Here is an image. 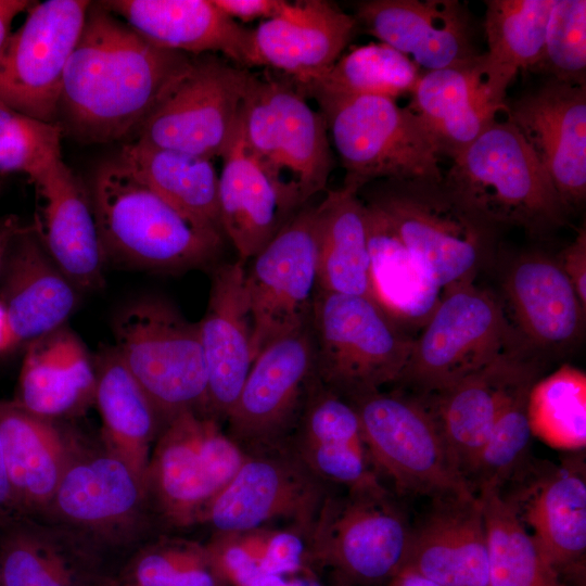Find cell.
Wrapping results in <instances>:
<instances>
[{
	"label": "cell",
	"mask_w": 586,
	"mask_h": 586,
	"mask_svg": "<svg viewBox=\"0 0 586 586\" xmlns=\"http://www.w3.org/2000/svg\"><path fill=\"white\" fill-rule=\"evenodd\" d=\"M515 506L542 557L565 586L585 585L586 477L573 457L543 472Z\"/></svg>",
	"instance_id": "26"
},
{
	"label": "cell",
	"mask_w": 586,
	"mask_h": 586,
	"mask_svg": "<svg viewBox=\"0 0 586 586\" xmlns=\"http://www.w3.org/2000/svg\"><path fill=\"white\" fill-rule=\"evenodd\" d=\"M113 334L114 351L163 424L183 411L206 416L207 371L198 322L169 301L151 296L119 310Z\"/></svg>",
	"instance_id": "7"
},
{
	"label": "cell",
	"mask_w": 586,
	"mask_h": 586,
	"mask_svg": "<svg viewBox=\"0 0 586 586\" xmlns=\"http://www.w3.org/2000/svg\"><path fill=\"white\" fill-rule=\"evenodd\" d=\"M295 456L318 479L348 492H385L356 410L315 377L298 419Z\"/></svg>",
	"instance_id": "31"
},
{
	"label": "cell",
	"mask_w": 586,
	"mask_h": 586,
	"mask_svg": "<svg viewBox=\"0 0 586 586\" xmlns=\"http://www.w3.org/2000/svg\"><path fill=\"white\" fill-rule=\"evenodd\" d=\"M443 182L497 230L518 227L543 238L568 224L550 177L507 115L453 160Z\"/></svg>",
	"instance_id": "3"
},
{
	"label": "cell",
	"mask_w": 586,
	"mask_h": 586,
	"mask_svg": "<svg viewBox=\"0 0 586 586\" xmlns=\"http://www.w3.org/2000/svg\"><path fill=\"white\" fill-rule=\"evenodd\" d=\"M63 131L0 100V176L24 174L29 180L61 156Z\"/></svg>",
	"instance_id": "47"
},
{
	"label": "cell",
	"mask_w": 586,
	"mask_h": 586,
	"mask_svg": "<svg viewBox=\"0 0 586 586\" xmlns=\"http://www.w3.org/2000/svg\"><path fill=\"white\" fill-rule=\"evenodd\" d=\"M421 74L404 54L383 42L354 47L319 77L295 84L306 98L374 95L395 100L410 94Z\"/></svg>",
	"instance_id": "43"
},
{
	"label": "cell",
	"mask_w": 586,
	"mask_h": 586,
	"mask_svg": "<svg viewBox=\"0 0 586 586\" xmlns=\"http://www.w3.org/2000/svg\"><path fill=\"white\" fill-rule=\"evenodd\" d=\"M34 1L29 0H0V51L11 34L14 18L26 12Z\"/></svg>",
	"instance_id": "52"
},
{
	"label": "cell",
	"mask_w": 586,
	"mask_h": 586,
	"mask_svg": "<svg viewBox=\"0 0 586 586\" xmlns=\"http://www.w3.org/2000/svg\"><path fill=\"white\" fill-rule=\"evenodd\" d=\"M9 349L61 327L77 303L76 288L42 247L31 225L12 239L0 273Z\"/></svg>",
	"instance_id": "29"
},
{
	"label": "cell",
	"mask_w": 586,
	"mask_h": 586,
	"mask_svg": "<svg viewBox=\"0 0 586 586\" xmlns=\"http://www.w3.org/2000/svg\"><path fill=\"white\" fill-rule=\"evenodd\" d=\"M5 182H7V177L0 176V195L5 187Z\"/></svg>",
	"instance_id": "57"
},
{
	"label": "cell",
	"mask_w": 586,
	"mask_h": 586,
	"mask_svg": "<svg viewBox=\"0 0 586 586\" xmlns=\"http://www.w3.org/2000/svg\"><path fill=\"white\" fill-rule=\"evenodd\" d=\"M316 212L317 290L371 298L365 203L356 191L341 187L327 191Z\"/></svg>",
	"instance_id": "38"
},
{
	"label": "cell",
	"mask_w": 586,
	"mask_h": 586,
	"mask_svg": "<svg viewBox=\"0 0 586 586\" xmlns=\"http://www.w3.org/2000/svg\"><path fill=\"white\" fill-rule=\"evenodd\" d=\"M245 262L216 265L199 324L207 371L206 416L226 420L253 365Z\"/></svg>",
	"instance_id": "27"
},
{
	"label": "cell",
	"mask_w": 586,
	"mask_h": 586,
	"mask_svg": "<svg viewBox=\"0 0 586 586\" xmlns=\"http://www.w3.org/2000/svg\"><path fill=\"white\" fill-rule=\"evenodd\" d=\"M387 586H441L409 568H403L388 582Z\"/></svg>",
	"instance_id": "55"
},
{
	"label": "cell",
	"mask_w": 586,
	"mask_h": 586,
	"mask_svg": "<svg viewBox=\"0 0 586 586\" xmlns=\"http://www.w3.org/2000/svg\"><path fill=\"white\" fill-rule=\"evenodd\" d=\"M411 528L404 568L441 586H488L487 535L481 498H434Z\"/></svg>",
	"instance_id": "30"
},
{
	"label": "cell",
	"mask_w": 586,
	"mask_h": 586,
	"mask_svg": "<svg viewBox=\"0 0 586 586\" xmlns=\"http://www.w3.org/2000/svg\"><path fill=\"white\" fill-rule=\"evenodd\" d=\"M91 3L33 2L0 51V100L30 117L56 124L64 73Z\"/></svg>",
	"instance_id": "16"
},
{
	"label": "cell",
	"mask_w": 586,
	"mask_h": 586,
	"mask_svg": "<svg viewBox=\"0 0 586 586\" xmlns=\"http://www.w3.org/2000/svg\"><path fill=\"white\" fill-rule=\"evenodd\" d=\"M9 349V334L4 309L0 303V354Z\"/></svg>",
	"instance_id": "56"
},
{
	"label": "cell",
	"mask_w": 586,
	"mask_h": 586,
	"mask_svg": "<svg viewBox=\"0 0 586 586\" xmlns=\"http://www.w3.org/2000/svg\"><path fill=\"white\" fill-rule=\"evenodd\" d=\"M365 206L371 298L393 322L415 339L438 306L443 290L430 278L384 216L371 205L365 203Z\"/></svg>",
	"instance_id": "36"
},
{
	"label": "cell",
	"mask_w": 586,
	"mask_h": 586,
	"mask_svg": "<svg viewBox=\"0 0 586 586\" xmlns=\"http://www.w3.org/2000/svg\"><path fill=\"white\" fill-rule=\"evenodd\" d=\"M238 586H326L313 569L293 574L262 576Z\"/></svg>",
	"instance_id": "51"
},
{
	"label": "cell",
	"mask_w": 586,
	"mask_h": 586,
	"mask_svg": "<svg viewBox=\"0 0 586 586\" xmlns=\"http://www.w3.org/2000/svg\"><path fill=\"white\" fill-rule=\"evenodd\" d=\"M245 457L214 418L195 411L176 415L152 447L145 476L151 512L179 527L201 522Z\"/></svg>",
	"instance_id": "11"
},
{
	"label": "cell",
	"mask_w": 586,
	"mask_h": 586,
	"mask_svg": "<svg viewBox=\"0 0 586 586\" xmlns=\"http://www.w3.org/2000/svg\"><path fill=\"white\" fill-rule=\"evenodd\" d=\"M358 195L384 216L443 291L474 282L495 257L498 230L443 180H377Z\"/></svg>",
	"instance_id": "4"
},
{
	"label": "cell",
	"mask_w": 586,
	"mask_h": 586,
	"mask_svg": "<svg viewBox=\"0 0 586 586\" xmlns=\"http://www.w3.org/2000/svg\"><path fill=\"white\" fill-rule=\"evenodd\" d=\"M488 550V586H565L542 557L515 506L496 488L477 493Z\"/></svg>",
	"instance_id": "41"
},
{
	"label": "cell",
	"mask_w": 586,
	"mask_h": 586,
	"mask_svg": "<svg viewBox=\"0 0 586 586\" xmlns=\"http://www.w3.org/2000/svg\"><path fill=\"white\" fill-rule=\"evenodd\" d=\"M0 440L17 512L41 518L76 441L52 420L31 415L13 402H0Z\"/></svg>",
	"instance_id": "32"
},
{
	"label": "cell",
	"mask_w": 586,
	"mask_h": 586,
	"mask_svg": "<svg viewBox=\"0 0 586 586\" xmlns=\"http://www.w3.org/2000/svg\"><path fill=\"white\" fill-rule=\"evenodd\" d=\"M21 515L15 507L0 440V524Z\"/></svg>",
	"instance_id": "53"
},
{
	"label": "cell",
	"mask_w": 586,
	"mask_h": 586,
	"mask_svg": "<svg viewBox=\"0 0 586 586\" xmlns=\"http://www.w3.org/2000/svg\"><path fill=\"white\" fill-rule=\"evenodd\" d=\"M94 366L93 402L102 420L103 445L145 477L162 420L113 347L101 354Z\"/></svg>",
	"instance_id": "39"
},
{
	"label": "cell",
	"mask_w": 586,
	"mask_h": 586,
	"mask_svg": "<svg viewBox=\"0 0 586 586\" xmlns=\"http://www.w3.org/2000/svg\"><path fill=\"white\" fill-rule=\"evenodd\" d=\"M505 311L520 342L542 359L577 346L584 335L586 307L557 257L525 252L502 272Z\"/></svg>",
	"instance_id": "19"
},
{
	"label": "cell",
	"mask_w": 586,
	"mask_h": 586,
	"mask_svg": "<svg viewBox=\"0 0 586 586\" xmlns=\"http://www.w3.org/2000/svg\"><path fill=\"white\" fill-rule=\"evenodd\" d=\"M324 498L319 479L295 455L246 454L201 522L222 534L290 519L308 535Z\"/></svg>",
	"instance_id": "17"
},
{
	"label": "cell",
	"mask_w": 586,
	"mask_h": 586,
	"mask_svg": "<svg viewBox=\"0 0 586 586\" xmlns=\"http://www.w3.org/2000/svg\"><path fill=\"white\" fill-rule=\"evenodd\" d=\"M532 72L586 86V1L555 0L542 54Z\"/></svg>",
	"instance_id": "48"
},
{
	"label": "cell",
	"mask_w": 586,
	"mask_h": 586,
	"mask_svg": "<svg viewBox=\"0 0 586 586\" xmlns=\"http://www.w3.org/2000/svg\"><path fill=\"white\" fill-rule=\"evenodd\" d=\"M253 76L221 55H193L133 140L208 160L221 157L239 131Z\"/></svg>",
	"instance_id": "13"
},
{
	"label": "cell",
	"mask_w": 586,
	"mask_h": 586,
	"mask_svg": "<svg viewBox=\"0 0 586 586\" xmlns=\"http://www.w3.org/2000/svg\"><path fill=\"white\" fill-rule=\"evenodd\" d=\"M99 3L157 47L189 55L218 54L247 69L260 67L253 29L229 17L214 0Z\"/></svg>",
	"instance_id": "25"
},
{
	"label": "cell",
	"mask_w": 586,
	"mask_h": 586,
	"mask_svg": "<svg viewBox=\"0 0 586 586\" xmlns=\"http://www.w3.org/2000/svg\"><path fill=\"white\" fill-rule=\"evenodd\" d=\"M100 549L43 518L0 524V586H113Z\"/></svg>",
	"instance_id": "24"
},
{
	"label": "cell",
	"mask_w": 586,
	"mask_h": 586,
	"mask_svg": "<svg viewBox=\"0 0 586 586\" xmlns=\"http://www.w3.org/2000/svg\"><path fill=\"white\" fill-rule=\"evenodd\" d=\"M286 76L254 73L240 133L250 156L298 212L327 191L334 155L326 119Z\"/></svg>",
	"instance_id": "5"
},
{
	"label": "cell",
	"mask_w": 586,
	"mask_h": 586,
	"mask_svg": "<svg viewBox=\"0 0 586 586\" xmlns=\"http://www.w3.org/2000/svg\"><path fill=\"white\" fill-rule=\"evenodd\" d=\"M315 374L345 399L397 383L415 339L367 296L316 291Z\"/></svg>",
	"instance_id": "8"
},
{
	"label": "cell",
	"mask_w": 586,
	"mask_h": 586,
	"mask_svg": "<svg viewBox=\"0 0 586 586\" xmlns=\"http://www.w3.org/2000/svg\"><path fill=\"white\" fill-rule=\"evenodd\" d=\"M95 366L80 339L64 326L28 343L15 405L54 420L94 399Z\"/></svg>",
	"instance_id": "33"
},
{
	"label": "cell",
	"mask_w": 586,
	"mask_h": 586,
	"mask_svg": "<svg viewBox=\"0 0 586 586\" xmlns=\"http://www.w3.org/2000/svg\"><path fill=\"white\" fill-rule=\"evenodd\" d=\"M506 106L569 214L579 208L586 199V86L548 79Z\"/></svg>",
	"instance_id": "20"
},
{
	"label": "cell",
	"mask_w": 586,
	"mask_h": 586,
	"mask_svg": "<svg viewBox=\"0 0 586 586\" xmlns=\"http://www.w3.org/2000/svg\"><path fill=\"white\" fill-rule=\"evenodd\" d=\"M540 364L542 358L514 348L455 384L421 396L469 484L502 404L523 378L540 371Z\"/></svg>",
	"instance_id": "23"
},
{
	"label": "cell",
	"mask_w": 586,
	"mask_h": 586,
	"mask_svg": "<svg viewBox=\"0 0 586 586\" xmlns=\"http://www.w3.org/2000/svg\"><path fill=\"white\" fill-rule=\"evenodd\" d=\"M214 564L228 586L311 569L308 542L300 532L260 526L215 534L206 545Z\"/></svg>",
	"instance_id": "42"
},
{
	"label": "cell",
	"mask_w": 586,
	"mask_h": 586,
	"mask_svg": "<svg viewBox=\"0 0 586 586\" xmlns=\"http://www.w3.org/2000/svg\"><path fill=\"white\" fill-rule=\"evenodd\" d=\"M315 374L311 322L266 346L227 415L237 443L267 446L298 421Z\"/></svg>",
	"instance_id": "18"
},
{
	"label": "cell",
	"mask_w": 586,
	"mask_h": 586,
	"mask_svg": "<svg viewBox=\"0 0 586 586\" xmlns=\"http://www.w3.org/2000/svg\"><path fill=\"white\" fill-rule=\"evenodd\" d=\"M538 373L523 378L502 404L470 479L476 494L485 488L500 491L504 483L521 468L533 436L527 402Z\"/></svg>",
	"instance_id": "46"
},
{
	"label": "cell",
	"mask_w": 586,
	"mask_h": 586,
	"mask_svg": "<svg viewBox=\"0 0 586 586\" xmlns=\"http://www.w3.org/2000/svg\"><path fill=\"white\" fill-rule=\"evenodd\" d=\"M357 27L354 14L330 1H288L279 15L253 29L259 66L308 82L337 61Z\"/></svg>",
	"instance_id": "28"
},
{
	"label": "cell",
	"mask_w": 586,
	"mask_h": 586,
	"mask_svg": "<svg viewBox=\"0 0 586 586\" xmlns=\"http://www.w3.org/2000/svg\"><path fill=\"white\" fill-rule=\"evenodd\" d=\"M410 97L407 107L430 132L440 155L451 160L507 107L491 102L480 69V59L473 65L421 74Z\"/></svg>",
	"instance_id": "34"
},
{
	"label": "cell",
	"mask_w": 586,
	"mask_h": 586,
	"mask_svg": "<svg viewBox=\"0 0 586 586\" xmlns=\"http://www.w3.org/2000/svg\"><path fill=\"white\" fill-rule=\"evenodd\" d=\"M330 141L357 193L384 180L442 181L440 152L418 116L395 100L374 95H315Z\"/></svg>",
	"instance_id": "6"
},
{
	"label": "cell",
	"mask_w": 586,
	"mask_h": 586,
	"mask_svg": "<svg viewBox=\"0 0 586 586\" xmlns=\"http://www.w3.org/2000/svg\"><path fill=\"white\" fill-rule=\"evenodd\" d=\"M318 284L317 212L303 206L245 268L253 360L311 322Z\"/></svg>",
	"instance_id": "15"
},
{
	"label": "cell",
	"mask_w": 586,
	"mask_h": 586,
	"mask_svg": "<svg viewBox=\"0 0 586 586\" xmlns=\"http://www.w3.org/2000/svg\"><path fill=\"white\" fill-rule=\"evenodd\" d=\"M555 0H487L484 30L487 51L480 69L496 106L506 105L507 88L519 71H531L542 54Z\"/></svg>",
	"instance_id": "40"
},
{
	"label": "cell",
	"mask_w": 586,
	"mask_h": 586,
	"mask_svg": "<svg viewBox=\"0 0 586 586\" xmlns=\"http://www.w3.org/2000/svg\"><path fill=\"white\" fill-rule=\"evenodd\" d=\"M117 157L194 227L225 238L212 160L136 140L124 143Z\"/></svg>",
	"instance_id": "37"
},
{
	"label": "cell",
	"mask_w": 586,
	"mask_h": 586,
	"mask_svg": "<svg viewBox=\"0 0 586 586\" xmlns=\"http://www.w3.org/2000/svg\"><path fill=\"white\" fill-rule=\"evenodd\" d=\"M145 477L103 445L77 442L53 498L41 517L69 528L103 551L136 544L149 523Z\"/></svg>",
	"instance_id": "12"
},
{
	"label": "cell",
	"mask_w": 586,
	"mask_h": 586,
	"mask_svg": "<svg viewBox=\"0 0 586 586\" xmlns=\"http://www.w3.org/2000/svg\"><path fill=\"white\" fill-rule=\"evenodd\" d=\"M411 528L385 492L326 497L308 534L314 563L359 585L388 582L407 559Z\"/></svg>",
	"instance_id": "14"
},
{
	"label": "cell",
	"mask_w": 586,
	"mask_h": 586,
	"mask_svg": "<svg viewBox=\"0 0 586 586\" xmlns=\"http://www.w3.org/2000/svg\"><path fill=\"white\" fill-rule=\"evenodd\" d=\"M22 226L18 218L14 215L0 217V273L9 245Z\"/></svg>",
	"instance_id": "54"
},
{
	"label": "cell",
	"mask_w": 586,
	"mask_h": 586,
	"mask_svg": "<svg viewBox=\"0 0 586 586\" xmlns=\"http://www.w3.org/2000/svg\"><path fill=\"white\" fill-rule=\"evenodd\" d=\"M192 58L151 43L92 2L64 73L55 123L82 143L132 141Z\"/></svg>",
	"instance_id": "1"
},
{
	"label": "cell",
	"mask_w": 586,
	"mask_h": 586,
	"mask_svg": "<svg viewBox=\"0 0 586 586\" xmlns=\"http://www.w3.org/2000/svg\"><path fill=\"white\" fill-rule=\"evenodd\" d=\"M117 586H227L206 545L182 538L146 542L125 565Z\"/></svg>",
	"instance_id": "45"
},
{
	"label": "cell",
	"mask_w": 586,
	"mask_h": 586,
	"mask_svg": "<svg viewBox=\"0 0 586 586\" xmlns=\"http://www.w3.org/2000/svg\"><path fill=\"white\" fill-rule=\"evenodd\" d=\"M533 436L555 448L579 450L586 445V374L562 365L537 379L528 394Z\"/></svg>",
	"instance_id": "44"
},
{
	"label": "cell",
	"mask_w": 586,
	"mask_h": 586,
	"mask_svg": "<svg viewBox=\"0 0 586 586\" xmlns=\"http://www.w3.org/2000/svg\"><path fill=\"white\" fill-rule=\"evenodd\" d=\"M286 2L283 0H214V3L229 17L245 23L276 17Z\"/></svg>",
	"instance_id": "50"
},
{
	"label": "cell",
	"mask_w": 586,
	"mask_h": 586,
	"mask_svg": "<svg viewBox=\"0 0 586 586\" xmlns=\"http://www.w3.org/2000/svg\"><path fill=\"white\" fill-rule=\"evenodd\" d=\"M221 157L224 163L218 175L221 228L239 259L246 262L269 243L297 212L289 206L246 152L240 128Z\"/></svg>",
	"instance_id": "35"
},
{
	"label": "cell",
	"mask_w": 586,
	"mask_h": 586,
	"mask_svg": "<svg viewBox=\"0 0 586 586\" xmlns=\"http://www.w3.org/2000/svg\"><path fill=\"white\" fill-rule=\"evenodd\" d=\"M89 193L106 260L175 273L221 253L224 237L194 227L117 156L98 167Z\"/></svg>",
	"instance_id": "2"
},
{
	"label": "cell",
	"mask_w": 586,
	"mask_h": 586,
	"mask_svg": "<svg viewBox=\"0 0 586 586\" xmlns=\"http://www.w3.org/2000/svg\"><path fill=\"white\" fill-rule=\"evenodd\" d=\"M355 18L368 34L426 72L473 65L480 53L469 12L457 0H365Z\"/></svg>",
	"instance_id": "21"
},
{
	"label": "cell",
	"mask_w": 586,
	"mask_h": 586,
	"mask_svg": "<svg viewBox=\"0 0 586 586\" xmlns=\"http://www.w3.org/2000/svg\"><path fill=\"white\" fill-rule=\"evenodd\" d=\"M380 473L398 492L442 497L477 496L460 472L424 399L405 390L368 392L346 399Z\"/></svg>",
	"instance_id": "9"
},
{
	"label": "cell",
	"mask_w": 586,
	"mask_h": 586,
	"mask_svg": "<svg viewBox=\"0 0 586 586\" xmlns=\"http://www.w3.org/2000/svg\"><path fill=\"white\" fill-rule=\"evenodd\" d=\"M37 208L34 232L76 289L103 284L106 262L89 189L62 157L30 179Z\"/></svg>",
	"instance_id": "22"
},
{
	"label": "cell",
	"mask_w": 586,
	"mask_h": 586,
	"mask_svg": "<svg viewBox=\"0 0 586 586\" xmlns=\"http://www.w3.org/2000/svg\"><path fill=\"white\" fill-rule=\"evenodd\" d=\"M514 348L524 347L500 297L474 282L456 285L443 291L438 306L415 337L397 383L416 395H430Z\"/></svg>",
	"instance_id": "10"
},
{
	"label": "cell",
	"mask_w": 586,
	"mask_h": 586,
	"mask_svg": "<svg viewBox=\"0 0 586 586\" xmlns=\"http://www.w3.org/2000/svg\"><path fill=\"white\" fill-rule=\"evenodd\" d=\"M557 260L586 307V230L581 228L574 239L557 256Z\"/></svg>",
	"instance_id": "49"
}]
</instances>
